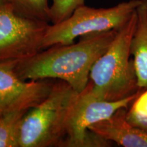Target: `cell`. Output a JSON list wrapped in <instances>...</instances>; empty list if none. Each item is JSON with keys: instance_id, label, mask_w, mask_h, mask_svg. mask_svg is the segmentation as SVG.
Masks as SVG:
<instances>
[{"instance_id": "obj_1", "label": "cell", "mask_w": 147, "mask_h": 147, "mask_svg": "<svg viewBox=\"0 0 147 147\" xmlns=\"http://www.w3.org/2000/svg\"><path fill=\"white\" fill-rule=\"evenodd\" d=\"M119 29L93 33L80 37L77 43L47 48L16 64L14 69L23 80H62L80 93L89 83L93 65L107 51Z\"/></svg>"}, {"instance_id": "obj_2", "label": "cell", "mask_w": 147, "mask_h": 147, "mask_svg": "<svg viewBox=\"0 0 147 147\" xmlns=\"http://www.w3.org/2000/svg\"><path fill=\"white\" fill-rule=\"evenodd\" d=\"M137 22L136 10L119 29L107 51L92 67L89 81L97 97L107 101H119L139 91L131 44Z\"/></svg>"}, {"instance_id": "obj_3", "label": "cell", "mask_w": 147, "mask_h": 147, "mask_svg": "<svg viewBox=\"0 0 147 147\" xmlns=\"http://www.w3.org/2000/svg\"><path fill=\"white\" fill-rule=\"evenodd\" d=\"M80 93L55 80L47 98L24 116L20 147H61Z\"/></svg>"}, {"instance_id": "obj_4", "label": "cell", "mask_w": 147, "mask_h": 147, "mask_svg": "<svg viewBox=\"0 0 147 147\" xmlns=\"http://www.w3.org/2000/svg\"><path fill=\"white\" fill-rule=\"evenodd\" d=\"M142 0L123 1L107 8H95L84 5L78 7L64 21L47 27L42 50L55 45H70L77 38L119 29L136 12Z\"/></svg>"}, {"instance_id": "obj_5", "label": "cell", "mask_w": 147, "mask_h": 147, "mask_svg": "<svg viewBox=\"0 0 147 147\" xmlns=\"http://www.w3.org/2000/svg\"><path fill=\"white\" fill-rule=\"evenodd\" d=\"M49 25L18 15L8 2L0 4V63L16 65L42 51Z\"/></svg>"}, {"instance_id": "obj_6", "label": "cell", "mask_w": 147, "mask_h": 147, "mask_svg": "<svg viewBox=\"0 0 147 147\" xmlns=\"http://www.w3.org/2000/svg\"><path fill=\"white\" fill-rule=\"evenodd\" d=\"M136 94L119 101H107L97 97L92 90L91 82L80 93L74 108L66 138L61 147H104L112 146L106 140L89 130L91 125L109 118L121 108H127Z\"/></svg>"}, {"instance_id": "obj_7", "label": "cell", "mask_w": 147, "mask_h": 147, "mask_svg": "<svg viewBox=\"0 0 147 147\" xmlns=\"http://www.w3.org/2000/svg\"><path fill=\"white\" fill-rule=\"evenodd\" d=\"M15 65L0 63V117L36 107L47 98L55 81L23 80L16 75Z\"/></svg>"}, {"instance_id": "obj_8", "label": "cell", "mask_w": 147, "mask_h": 147, "mask_svg": "<svg viewBox=\"0 0 147 147\" xmlns=\"http://www.w3.org/2000/svg\"><path fill=\"white\" fill-rule=\"evenodd\" d=\"M127 108H121L109 118L91 125L89 130L106 140L123 147H147V133L127 119Z\"/></svg>"}, {"instance_id": "obj_9", "label": "cell", "mask_w": 147, "mask_h": 147, "mask_svg": "<svg viewBox=\"0 0 147 147\" xmlns=\"http://www.w3.org/2000/svg\"><path fill=\"white\" fill-rule=\"evenodd\" d=\"M137 22L131 40V55L140 89L147 87V0L136 9Z\"/></svg>"}, {"instance_id": "obj_10", "label": "cell", "mask_w": 147, "mask_h": 147, "mask_svg": "<svg viewBox=\"0 0 147 147\" xmlns=\"http://www.w3.org/2000/svg\"><path fill=\"white\" fill-rule=\"evenodd\" d=\"M28 111L13 112L0 117V147H20L22 121Z\"/></svg>"}, {"instance_id": "obj_11", "label": "cell", "mask_w": 147, "mask_h": 147, "mask_svg": "<svg viewBox=\"0 0 147 147\" xmlns=\"http://www.w3.org/2000/svg\"><path fill=\"white\" fill-rule=\"evenodd\" d=\"M49 0H8L14 10L23 17L51 23Z\"/></svg>"}, {"instance_id": "obj_12", "label": "cell", "mask_w": 147, "mask_h": 147, "mask_svg": "<svg viewBox=\"0 0 147 147\" xmlns=\"http://www.w3.org/2000/svg\"><path fill=\"white\" fill-rule=\"evenodd\" d=\"M126 117L132 125L147 133V87L139 90L129 106Z\"/></svg>"}, {"instance_id": "obj_13", "label": "cell", "mask_w": 147, "mask_h": 147, "mask_svg": "<svg viewBox=\"0 0 147 147\" xmlns=\"http://www.w3.org/2000/svg\"><path fill=\"white\" fill-rule=\"evenodd\" d=\"M51 23L57 24L68 18L77 8L84 4L85 0H51Z\"/></svg>"}, {"instance_id": "obj_14", "label": "cell", "mask_w": 147, "mask_h": 147, "mask_svg": "<svg viewBox=\"0 0 147 147\" xmlns=\"http://www.w3.org/2000/svg\"><path fill=\"white\" fill-rule=\"evenodd\" d=\"M6 2H8V0H0V4H1V3H6Z\"/></svg>"}]
</instances>
